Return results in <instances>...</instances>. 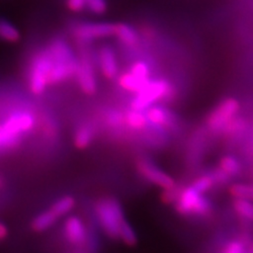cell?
<instances>
[{
	"mask_svg": "<svg viewBox=\"0 0 253 253\" xmlns=\"http://www.w3.org/2000/svg\"><path fill=\"white\" fill-rule=\"evenodd\" d=\"M35 126V117L29 111H16L0 124V149L17 146L22 134L30 132Z\"/></svg>",
	"mask_w": 253,
	"mask_h": 253,
	"instance_id": "obj_1",
	"label": "cell"
},
{
	"mask_svg": "<svg viewBox=\"0 0 253 253\" xmlns=\"http://www.w3.org/2000/svg\"><path fill=\"white\" fill-rule=\"evenodd\" d=\"M97 218L105 233L111 239H118L122 224L125 221L121 204L114 199H102L95 206Z\"/></svg>",
	"mask_w": 253,
	"mask_h": 253,
	"instance_id": "obj_2",
	"label": "cell"
},
{
	"mask_svg": "<svg viewBox=\"0 0 253 253\" xmlns=\"http://www.w3.org/2000/svg\"><path fill=\"white\" fill-rule=\"evenodd\" d=\"M53 59L47 49L38 52L31 62L29 70V88L35 95H41L50 84Z\"/></svg>",
	"mask_w": 253,
	"mask_h": 253,
	"instance_id": "obj_3",
	"label": "cell"
},
{
	"mask_svg": "<svg viewBox=\"0 0 253 253\" xmlns=\"http://www.w3.org/2000/svg\"><path fill=\"white\" fill-rule=\"evenodd\" d=\"M174 204L176 211L185 216H205L212 210L211 202L192 185L180 190L178 199Z\"/></svg>",
	"mask_w": 253,
	"mask_h": 253,
	"instance_id": "obj_4",
	"label": "cell"
},
{
	"mask_svg": "<svg viewBox=\"0 0 253 253\" xmlns=\"http://www.w3.org/2000/svg\"><path fill=\"white\" fill-rule=\"evenodd\" d=\"M240 108L239 100L233 97H228L221 100L206 118V126L208 131L214 135L221 134L226 126L237 116Z\"/></svg>",
	"mask_w": 253,
	"mask_h": 253,
	"instance_id": "obj_5",
	"label": "cell"
},
{
	"mask_svg": "<svg viewBox=\"0 0 253 253\" xmlns=\"http://www.w3.org/2000/svg\"><path fill=\"white\" fill-rule=\"evenodd\" d=\"M172 93L171 84L166 79H154L150 81L144 89L136 94L131 102V108L146 111L152 107L156 101L168 98Z\"/></svg>",
	"mask_w": 253,
	"mask_h": 253,
	"instance_id": "obj_6",
	"label": "cell"
},
{
	"mask_svg": "<svg viewBox=\"0 0 253 253\" xmlns=\"http://www.w3.org/2000/svg\"><path fill=\"white\" fill-rule=\"evenodd\" d=\"M114 35L115 23L111 22H84L74 30V36L82 43Z\"/></svg>",
	"mask_w": 253,
	"mask_h": 253,
	"instance_id": "obj_7",
	"label": "cell"
},
{
	"mask_svg": "<svg viewBox=\"0 0 253 253\" xmlns=\"http://www.w3.org/2000/svg\"><path fill=\"white\" fill-rule=\"evenodd\" d=\"M138 172L148 181L152 183L165 190L175 187V180H174L169 174L161 170L157 166L149 161L148 158H140L136 163Z\"/></svg>",
	"mask_w": 253,
	"mask_h": 253,
	"instance_id": "obj_8",
	"label": "cell"
},
{
	"mask_svg": "<svg viewBox=\"0 0 253 253\" xmlns=\"http://www.w3.org/2000/svg\"><path fill=\"white\" fill-rule=\"evenodd\" d=\"M76 78L84 93L92 95L96 92L97 84L94 73V66L91 56L86 52H83L81 58H79Z\"/></svg>",
	"mask_w": 253,
	"mask_h": 253,
	"instance_id": "obj_9",
	"label": "cell"
},
{
	"mask_svg": "<svg viewBox=\"0 0 253 253\" xmlns=\"http://www.w3.org/2000/svg\"><path fill=\"white\" fill-rule=\"evenodd\" d=\"M149 124L156 128H175L177 120L171 111L161 106H152L146 110Z\"/></svg>",
	"mask_w": 253,
	"mask_h": 253,
	"instance_id": "obj_10",
	"label": "cell"
},
{
	"mask_svg": "<svg viewBox=\"0 0 253 253\" xmlns=\"http://www.w3.org/2000/svg\"><path fill=\"white\" fill-rule=\"evenodd\" d=\"M63 230H65V235L67 240L73 245H83L85 241L86 233L85 229L84 226L83 220L77 217V216H71L69 217L66 223L65 227H63Z\"/></svg>",
	"mask_w": 253,
	"mask_h": 253,
	"instance_id": "obj_11",
	"label": "cell"
},
{
	"mask_svg": "<svg viewBox=\"0 0 253 253\" xmlns=\"http://www.w3.org/2000/svg\"><path fill=\"white\" fill-rule=\"evenodd\" d=\"M99 65L101 72L108 79H113L118 74V65L114 51L110 46H102L99 51Z\"/></svg>",
	"mask_w": 253,
	"mask_h": 253,
	"instance_id": "obj_12",
	"label": "cell"
},
{
	"mask_svg": "<svg viewBox=\"0 0 253 253\" xmlns=\"http://www.w3.org/2000/svg\"><path fill=\"white\" fill-rule=\"evenodd\" d=\"M247 130L248 123L246 122V120L243 117L235 116L233 120L226 126V128L221 132V134H223L228 142H232L233 144V142L241 140L245 136Z\"/></svg>",
	"mask_w": 253,
	"mask_h": 253,
	"instance_id": "obj_13",
	"label": "cell"
},
{
	"mask_svg": "<svg viewBox=\"0 0 253 253\" xmlns=\"http://www.w3.org/2000/svg\"><path fill=\"white\" fill-rule=\"evenodd\" d=\"M149 82L150 81L147 82L144 81V79H140L135 74L130 72V71L124 73L122 76H120V79H118V84H120L124 90L136 94L144 89Z\"/></svg>",
	"mask_w": 253,
	"mask_h": 253,
	"instance_id": "obj_14",
	"label": "cell"
},
{
	"mask_svg": "<svg viewBox=\"0 0 253 253\" xmlns=\"http://www.w3.org/2000/svg\"><path fill=\"white\" fill-rule=\"evenodd\" d=\"M114 36H116L123 43L126 45H134L138 41V36L135 29L125 22L115 23Z\"/></svg>",
	"mask_w": 253,
	"mask_h": 253,
	"instance_id": "obj_15",
	"label": "cell"
},
{
	"mask_svg": "<svg viewBox=\"0 0 253 253\" xmlns=\"http://www.w3.org/2000/svg\"><path fill=\"white\" fill-rule=\"evenodd\" d=\"M125 120H126V124L128 125L129 128L136 131L145 129L147 124L149 123L146 113H144V111H139L132 108L126 113Z\"/></svg>",
	"mask_w": 253,
	"mask_h": 253,
	"instance_id": "obj_16",
	"label": "cell"
},
{
	"mask_svg": "<svg viewBox=\"0 0 253 253\" xmlns=\"http://www.w3.org/2000/svg\"><path fill=\"white\" fill-rule=\"evenodd\" d=\"M57 214L52 209L46 210L34 218L33 223H32V228L36 232L45 231L46 229H49L55 224V221L57 220Z\"/></svg>",
	"mask_w": 253,
	"mask_h": 253,
	"instance_id": "obj_17",
	"label": "cell"
},
{
	"mask_svg": "<svg viewBox=\"0 0 253 253\" xmlns=\"http://www.w3.org/2000/svg\"><path fill=\"white\" fill-rule=\"evenodd\" d=\"M219 167L230 177L239 175L242 172V165L240 161L233 155H225L219 160Z\"/></svg>",
	"mask_w": 253,
	"mask_h": 253,
	"instance_id": "obj_18",
	"label": "cell"
},
{
	"mask_svg": "<svg viewBox=\"0 0 253 253\" xmlns=\"http://www.w3.org/2000/svg\"><path fill=\"white\" fill-rule=\"evenodd\" d=\"M0 38L7 42H17L20 39V32L9 20L0 18Z\"/></svg>",
	"mask_w": 253,
	"mask_h": 253,
	"instance_id": "obj_19",
	"label": "cell"
},
{
	"mask_svg": "<svg viewBox=\"0 0 253 253\" xmlns=\"http://www.w3.org/2000/svg\"><path fill=\"white\" fill-rule=\"evenodd\" d=\"M93 136H94L93 126L90 125H84L75 133L74 144L78 149H84L91 144Z\"/></svg>",
	"mask_w": 253,
	"mask_h": 253,
	"instance_id": "obj_20",
	"label": "cell"
},
{
	"mask_svg": "<svg viewBox=\"0 0 253 253\" xmlns=\"http://www.w3.org/2000/svg\"><path fill=\"white\" fill-rule=\"evenodd\" d=\"M233 208L236 214L243 219L253 221V202L243 199H234Z\"/></svg>",
	"mask_w": 253,
	"mask_h": 253,
	"instance_id": "obj_21",
	"label": "cell"
},
{
	"mask_svg": "<svg viewBox=\"0 0 253 253\" xmlns=\"http://www.w3.org/2000/svg\"><path fill=\"white\" fill-rule=\"evenodd\" d=\"M192 186L197 190V191L204 194L210 191L214 186H216V183L214 180V177L212 175V173L207 172L203 174L200 177H197L192 183Z\"/></svg>",
	"mask_w": 253,
	"mask_h": 253,
	"instance_id": "obj_22",
	"label": "cell"
},
{
	"mask_svg": "<svg viewBox=\"0 0 253 253\" xmlns=\"http://www.w3.org/2000/svg\"><path fill=\"white\" fill-rule=\"evenodd\" d=\"M75 206V200L72 196H63L60 200L57 202H55V204L52 206V210L56 213L57 216H62L66 215L68 213L74 208Z\"/></svg>",
	"mask_w": 253,
	"mask_h": 253,
	"instance_id": "obj_23",
	"label": "cell"
},
{
	"mask_svg": "<svg viewBox=\"0 0 253 253\" xmlns=\"http://www.w3.org/2000/svg\"><path fill=\"white\" fill-rule=\"evenodd\" d=\"M230 194L234 199H243L253 202V185L234 184L230 188Z\"/></svg>",
	"mask_w": 253,
	"mask_h": 253,
	"instance_id": "obj_24",
	"label": "cell"
},
{
	"mask_svg": "<svg viewBox=\"0 0 253 253\" xmlns=\"http://www.w3.org/2000/svg\"><path fill=\"white\" fill-rule=\"evenodd\" d=\"M120 239L129 246H133L136 244V234L134 232L133 228L128 221H124L120 230Z\"/></svg>",
	"mask_w": 253,
	"mask_h": 253,
	"instance_id": "obj_25",
	"label": "cell"
},
{
	"mask_svg": "<svg viewBox=\"0 0 253 253\" xmlns=\"http://www.w3.org/2000/svg\"><path fill=\"white\" fill-rule=\"evenodd\" d=\"M130 72L135 74L140 79H144V81H151L150 79V68L148 63L145 61L134 62L130 68Z\"/></svg>",
	"mask_w": 253,
	"mask_h": 253,
	"instance_id": "obj_26",
	"label": "cell"
},
{
	"mask_svg": "<svg viewBox=\"0 0 253 253\" xmlns=\"http://www.w3.org/2000/svg\"><path fill=\"white\" fill-rule=\"evenodd\" d=\"M247 245L243 239L232 240L226 245L221 253H246Z\"/></svg>",
	"mask_w": 253,
	"mask_h": 253,
	"instance_id": "obj_27",
	"label": "cell"
},
{
	"mask_svg": "<svg viewBox=\"0 0 253 253\" xmlns=\"http://www.w3.org/2000/svg\"><path fill=\"white\" fill-rule=\"evenodd\" d=\"M86 9L95 15H102L108 10L107 0H86Z\"/></svg>",
	"mask_w": 253,
	"mask_h": 253,
	"instance_id": "obj_28",
	"label": "cell"
},
{
	"mask_svg": "<svg viewBox=\"0 0 253 253\" xmlns=\"http://www.w3.org/2000/svg\"><path fill=\"white\" fill-rule=\"evenodd\" d=\"M106 120H107V124L111 126V128H114V129L121 128L123 124L126 123L125 116L120 112V111H116V110L110 111L106 117Z\"/></svg>",
	"mask_w": 253,
	"mask_h": 253,
	"instance_id": "obj_29",
	"label": "cell"
},
{
	"mask_svg": "<svg viewBox=\"0 0 253 253\" xmlns=\"http://www.w3.org/2000/svg\"><path fill=\"white\" fill-rule=\"evenodd\" d=\"M67 5L70 11L78 13L86 7V0H67Z\"/></svg>",
	"mask_w": 253,
	"mask_h": 253,
	"instance_id": "obj_30",
	"label": "cell"
},
{
	"mask_svg": "<svg viewBox=\"0 0 253 253\" xmlns=\"http://www.w3.org/2000/svg\"><path fill=\"white\" fill-rule=\"evenodd\" d=\"M7 233H9V230H7L6 226L2 223H0V241L6 239Z\"/></svg>",
	"mask_w": 253,
	"mask_h": 253,
	"instance_id": "obj_31",
	"label": "cell"
},
{
	"mask_svg": "<svg viewBox=\"0 0 253 253\" xmlns=\"http://www.w3.org/2000/svg\"><path fill=\"white\" fill-rule=\"evenodd\" d=\"M246 253H253V240H252V241L247 245Z\"/></svg>",
	"mask_w": 253,
	"mask_h": 253,
	"instance_id": "obj_32",
	"label": "cell"
},
{
	"mask_svg": "<svg viewBox=\"0 0 253 253\" xmlns=\"http://www.w3.org/2000/svg\"><path fill=\"white\" fill-rule=\"evenodd\" d=\"M2 184H3V181H2V179H1V178H0V187L2 186Z\"/></svg>",
	"mask_w": 253,
	"mask_h": 253,
	"instance_id": "obj_33",
	"label": "cell"
}]
</instances>
